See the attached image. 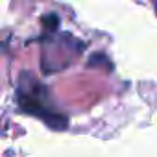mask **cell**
Segmentation results:
<instances>
[{"instance_id":"cell-1","label":"cell","mask_w":157,"mask_h":157,"mask_svg":"<svg viewBox=\"0 0 157 157\" xmlns=\"http://www.w3.org/2000/svg\"><path fill=\"white\" fill-rule=\"evenodd\" d=\"M19 104H21V107L26 113H30V115L44 120L48 126H52L56 129H63L67 126V117H63L61 113H57L56 109L50 107L46 89L39 82H35L30 74L21 76Z\"/></svg>"},{"instance_id":"cell-2","label":"cell","mask_w":157,"mask_h":157,"mask_svg":"<svg viewBox=\"0 0 157 157\" xmlns=\"http://www.w3.org/2000/svg\"><path fill=\"white\" fill-rule=\"evenodd\" d=\"M155 8H157V0H155Z\"/></svg>"}]
</instances>
